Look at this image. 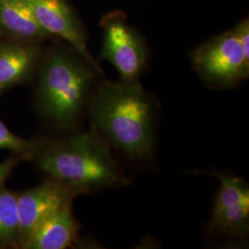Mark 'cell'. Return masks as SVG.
Wrapping results in <instances>:
<instances>
[{
	"mask_svg": "<svg viewBox=\"0 0 249 249\" xmlns=\"http://www.w3.org/2000/svg\"><path fill=\"white\" fill-rule=\"evenodd\" d=\"M103 74L98 63L71 49H53L40 68L37 106L45 120L61 130L79 124Z\"/></svg>",
	"mask_w": 249,
	"mask_h": 249,
	"instance_id": "cell-3",
	"label": "cell"
},
{
	"mask_svg": "<svg viewBox=\"0 0 249 249\" xmlns=\"http://www.w3.org/2000/svg\"><path fill=\"white\" fill-rule=\"evenodd\" d=\"M191 58L200 78L215 88L234 87L249 78V58L232 29L199 45Z\"/></svg>",
	"mask_w": 249,
	"mask_h": 249,
	"instance_id": "cell-4",
	"label": "cell"
},
{
	"mask_svg": "<svg viewBox=\"0 0 249 249\" xmlns=\"http://www.w3.org/2000/svg\"><path fill=\"white\" fill-rule=\"evenodd\" d=\"M91 131L134 160H148L155 150V112L140 80H104L88 105Z\"/></svg>",
	"mask_w": 249,
	"mask_h": 249,
	"instance_id": "cell-1",
	"label": "cell"
},
{
	"mask_svg": "<svg viewBox=\"0 0 249 249\" xmlns=\"http://www.w3.org/2000/svg\"><path fill=\"white\" fill-rule=\"evenodd\" d=\"M221 185L215 199L211 231L234 238H245L249 231V187L242 178L214 173Z\"/></svg>",
	"mask_w": 249,
	"mask_h": 249,
	"instance_id": "cell-6",
	"label": "cell"
},
{
	"mask_svg": "<svg viewBox=\"0 0 249 249\" xmlns=\"http://www.w3.org/2000/svg\"><path fill=\"white\" fill-rule=\"evenodd\" d=\"M32 159L49 178L78 195L129 183L111 148L91 130L36 142Z\"/></svg>",
	"mask_w": 249,
	"mask_h": 249,
	"instance_id": "cell-2",
	"label": "cell"
},
{
	"mask_svg": "<svg viewBox=\"0 0 249 249\" xmlns=\"http://www.w3.org/2000/svg\"><path fill=\"white\" fill-rule=\"evenodd\" d=\"M37 23L49 36H57L89 61L97 63L87 48L80 21L66 0H25Z\"/></svg>",
	"mask_w": 249,
	"mask_h": 249,
	"instance_id": "cell-8",
	"label": "cell"
},
{
	"mask_svg": "<svg viewBox=\"0 0 249 249\" xmlns=\"http://www.w3.org/2000/svg\"><path fill=\"white\" fill-rule=\"evenodd\" d=\"M40 54L39 47L30 42H0V90L25 81L35 71Z\"/></svg>",
	"mask_w": 249,
	"mask_h": 249,
	"instance_id": "cell-10",
	"label": "cell"
},
{
	"mask_svg": "<svg viewBox=\"0 0 249 249\" xmlns=\"http://www.w3.org/2000/svg\"><path fill=\"white\" fill-rule=\"evenodd\" d=\"M0 27L19 41L35 43L49 37L25 0H0Z\"/></svg>",
	"mask_w": 249,
	"mask_h": 249,
	"instance_id": "cell-11",
	"label": "cell"
},
{
	"mask_svg": "<svg viewBox=\"0 0 249 249\" xmlns=\"http://www.w3.org/2000/svg\"><path fill=\"white\" fill-rule=\"evenodd\" d=\"M18 194L0 187V249H18Z\"/></svg>",
	"mask_w": 249,
	"mask_h": 249,
	"instance_id": "cell-12",
	"label": "cell"
},
{
	"mask_svg": "<svg viewBox=\"0 0 249 249\" xmlns=\"http://www.w3.org/2000/svg\"><path fill=\"white\" fill-rule=\"evenodd\" d=\"M236 38L240 43L245 55L249 58V20L245 18L232 29Z\"/></svg>",
	"mask_w": 249,
	"mask_h": 249,
	"instance_id": "cell-14",
	"label": "cell"
},
{
	"mask_svg": "<svg viewBox=\"0 0 249 249\" xmlns=\"http://www.w3.org/2000/svg\"><path fill=\"white\" fill-rule=\"evenodd\" d=\"M22 157L25 159V157L19 155V156H14L9 158V160H5L3 162H0V187L4 186L5 180L8 178L11 171L18 164V161L21 160Z\"/></svg>",
	"mask_w": 249,
	"mask_h": 249,
	"instance_id": "cell-15",
	"label": "cell"
},
{
	"mask_svg": "<svg viewBox=\"0 0 249 249\" xmlns=\"http://www.w3.org/2000/svg\"><path fill=\"white\" fill-rule=\"evenodd\" d=\"M78 231L79 224L72 213V203H68L39 223L22 249H69L77 240Z\"/></svg>",
	"mask_w": 249,
	"mask_h": 249,
	"instance_id": "cell-9",
	"label": "cell"
},
{
	"mask_svg": "<svg viewBox=\"0 0 249 249\" xmlns=\"http://www.w3.org/2000/svg\"><path fill=\"white\" fill-rule=\"evenodd\" d=\"M79 196L71 188L48 178L39 186L18 194L19 243L22 249L37 225L64 205L72 203Z\"/></svg>",
	"mask_w": 249,
	"mask_h": 249,
	"instance_id": "cell-7",
	"label": "cell"
},
{
	"mask_svg": "<svg viewBox=\"0 0 249 249\" xmlns=\"http://www.w3.org/2000/svg\"><path fill=\"white\" fill-rule=\"evenodd\" d=\"M36 145V142L22 139L11 132L0 119V149L10 150L25 157V159H32Z\"/></svg>",
	"mask_w": 249,
	"mask_h": 249,
	"instance_id": "cell-13",
	"label": "cell"
},
{
	"mask_svg": "<svg viewBox=\"0 0 249 249\" xmlns=\"http://www.w3.org/2000/svg\"><path fill=\"white\" fill-rule=\"evenodd\" d=\"M104 32L100 58L111 63L124 81L140 80L146 69L149 48L143 36L127 22L126 14L116 10L100 21Z\"/></svg>",
	"mask_w": 249,
	"mask_h": 249,
	"instance_id": "cell-5",
	"label": "cell"
}]
</instances>
